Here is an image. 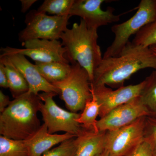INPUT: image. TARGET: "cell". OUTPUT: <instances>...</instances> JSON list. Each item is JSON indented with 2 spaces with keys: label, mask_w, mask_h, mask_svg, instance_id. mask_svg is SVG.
<instances>
[{
  "label": "cell",
  "mask_w": 156,
  "mask_h": 156,
  "mask_svg": "<svg viewBox=\"0 0 156 156\" xmlns=\"http://www.w3.org/2000/svg\"><path fill=\"white\" fill-rule=\"evenodd\" d=\"M146 68L156 69V56L150 48L129 42L119 56L102 58L91 83L119 88L134 73Z\"/></svg>",
  "instance_id": "cell-1"
},
{
  "label": "cell",
  "mask_w": 156,
  "mask_h": 156,
  "mask_svg": "<svg viewBox=\"0 0 156 156\" xmlns=\"http://www.w3.org/2000/svg\"><path fill=\"white\" fill-rule=\"evenodd\" d=\"M150 48L151 50L152 51L154 54L156 56V45L151 46V47H150Z\"/></svg>",
  "instance_id": "cell-30"
},
{
  "label": "cell",
  "mask_w": 156,
  "mask_h": 156,
  "mask_svg": "<svg viewBox=\"0 0 156 156\" xmlns=\"http://www.w3.org/2000/svg\"><path fill=\"white\" fill-rule=\"evenodd\" d=\"M144 116H148V114L139 96L100 118L98 120L97 127L99 131H114Z\"/></svg>",
  "instance_id": "cell-12"
},
{
  "label": "cell",
  "mask_w": 156,
  "mask_h": 156,
  "mask_svg": "<svg viewBox=\"0 0 156 156\" xmlns=\"http://www.w3.org/2000/svg\"><path fill=\"white\" fill-rule=\"evenodd\" d=\"M146 117L117 130L106 131L105 150L109 156H126L142 141Z\"/></svg>",
  "instance_id": "cell-9"
},
{
  "label": "cell",
  "mask_w": 156,
  "mask_h": 156,
  "mask_svg": "<svg viewBox=\"0 0 156 156\" xmlns=\"http://www.w3.org/2000/svg\"><path fill=\"white\" fill-rule=\"evenodd\" d=\"M126 156H153L152 151L149 144L144 139Z\"/></svg>",
  "instance_id": "cell-25"
},
{
  "label": "cell",
  "mask_w": 156,
  "mask_h": 156,
  "mask_svg": "<svg viewBox=\"0 0 156 156\" xmlns=\"http://www.w3.org/2000/svg\"><path fill=\"white\" fill-rule=\"evenodd\" d=\"M41 75L51 84L64 80L71 71V65L59 62H35Z\"/></svg>",
  "instance_id": "cell-17"
},
{
  "label": "cell",
  "mask_w": 156,
  "mask_h": 156,
  "mask_svg": "<svg viewBox=\"0 0 156 156\" xmlns=\"http://www.w3.org/2000/svg\"><path fill=\"white\" fill-rule=\"evenodd\" d=\"M137 9L136 13L130 19L112 27L114 40L107 48L103 58L119 56L129 43L131 36L136 35L143 27L156 20V0H142Z\"/></svg>",
  "instance_id": "cell-4"
},
{
  "label": "cell",
  "mask_w": 156,
  "mask_h": 156,
  "mask_svg": "<svg viewBox=\"0 0 156 156\" xmlns=\"http://www.w3.org/2000/svg\"><path fill=\"white\" fill-rule=\"evenodd\" d=\"M144 85V81L136 85H130L112 90L105 85L94 86L91 89L100 105V118L114 109L139 97Z\"/></svg>",
  "instance_id": "cell-10"
},
{
  "label": "cell",
  "mask_w": 156,
  "mask_h": 156,
  "mask_svg": "<svg viewBox=\"0 0 156 156\" xmlns=\"http://www.w3.org/2000/svg\"><path fill=\"white\" fill-rule=\"evenodd\" d=\"M0 87L5 89L9 88L8 78L4 64L0 62Z\"/></svg>",
  "instance_id": "cell-26"
},
{
  "label": "cell",
  "mask_w": 156,
  "mask_h": 156,
  "mask_svg": "<svg viewBox=\"0 0 156 156\" xmlns=\"http://www.w3.org/2000/svg\"><path fill=\"white\" fill-rule=\"evenodd\" d=\"M77 149L76 137L61 143L57 147L46 152L42 156H76Z\"/></svg>",
  "instance_id": "cell-23"
},
{
  "label": "cell",
  "mask_w": 156,
  "mask_h": 156,
  "mask_svg": "<svg viewBox=\"0 0 156 156\" xmlns=\"http://www.w3.org/2000/svg\"><path fill=\"white\" fill-rule=\"evenodd\" d=\"M144 139L150 145L153 156H156V119L149 116L146 118Z\"/></svg>",
  "instance_id": "cell-24"
},
{
  "label": "cell",
  "mask_w": 156,
  "mask_h": 156,
  "mask_svg": "<svg viewBox=\"0 0 156 156\" xmlns=\"http://www.w3.org/2000/svg\"><path fill=\"white\" fill-rule=\"evenodd\" d=\"M91 91L92 98L87 101L82 113L76 121L86 130L99 132L97 127V118L99 115L100 105L91 88Z\"/></svg>",
  "instance_id": "cell-19"
},
{
  "label": "cell",
  "mask_w": 156,
  "mask_h": 156,
  "mask_svg": "<svg viewBox=\"0 0 156 156\" xmlns=\"http://www.w3.org/2000/svg\"><path fill=\"white\" fill-rule=\"evenodd\" d=\"M104 0H75L69 15L81 17L89 28L98 30L101 27L119 21L121 15L114 14V9L108 7L105 11L101 5Z\"/></svg>",
  "instance_id": "cell-11"
},
{
  "label": "cell",
  "mask_w": 156,
  "mask_h": 156,
  "mask_svg": "<svg viewBox=\"0 0 156 156\" xmlns=\"http://www.w3.org/2000/svg\"><path fill=\"white\" fill-rule=\"evenodd\" d=\"M95 156H109V155L108 153V152L107 151L105 150L103 152L98 154Z\"/></svg>",
  "instance_id": "cell-29"
},
{
  "label": "cell",
  "mask_w": 156,
  "mask_h": 156,
  "mask_svg": "<svg viewBox=\"0 0 156 156\" xmlns=\"http://www.w3.org/2000/svg\"><path fill=\"white\" fill-rule=\"evenodd\" d=\"M21 4V12L25 13L28 11L31 7L37 2V0H20Z\"/></svg>",
  "instance_id": "cell-28"
},
{
  "label": "cell",
  "mask_w": 156,
  "mask_h": 156,
  "mask_svg": "<svg viewBox=\"0 0 156 156\" xmlns=\"http://www.w3.org/2000/svg\"><path fill=\"white\" fill-rule=\"evenodd\" d=\"M0 156H29L24 140L0 136Z\"/></svg>",
  "instance_id": "cell-20"
},
{
  "label": "cell",
  "mask_w": 156,
  "mask_h": 156,
  "mask_svg": "<svg viewBox=\"0 0 156 156\" xmlns=\"http://www.w3.org/2000/svg\"><path fill=\"white\" fill-rule=\"evenodd\" d=\"M74 137L76 136L69 133L50 134L48 132V127L44 123L35 134L24 140V142L29 156H42L54 146Z\"/></svg>",
  "instance_id": "cell-14"
},
{
  "label": "cell",
  "mask_w": 156,
  "mask_h": 156,
  "mask_svg": "<svg viewBox=\"0 0 156 156\" xmlns=\"http://www.w3.org/2000/svg\"><path fill=\"white\" fill-rule=\"evenodd\" d=\"M97 30L89 28L83 20L75 23L60 37L62 44L66 50V56L71 64L77 62L89 74L91 83L94 72L103 58L98 44Z\"/></svg>",
  "instance_id": "cell-3"
},
{
  "label": "cell",
  "mask_w": 156,
  "mask_h": 156,
  "mask_svg": "<svg viewBox=\"0 0 156 156\" xmlns=\"http://www.w3.org/2000/svg\"><path fill=\"white\" fill-rule=\"evenodd\" d=\"M2 56H6L21 73L28 84V92L37 95H39L40 92H53L59 94V90L44 79L34 64L31 63L26 56L19 53Z\"/></svg>",
  "instance_id": "cell-13"
},
{
  "label": "cell",
  "mask_w": 156,
  "mask_h": 156,
  "mask_svg": "<svg viewBox=\"0 0 156 156\" xmlns=\"http://www.w3.org/2000/svg\"><path fill=\"white\" fill-rule=\"evenodd\" d=\"M23 49L7 47L1 49V55L19 53L30 57L35 62H59L69 63L66 50L59 40L34 39L22 43Z\"/></svg>",
  "instance_id": "cell-8"
},
{
  "label": "cell",
  "mask_w": 156,
  "mask_h": 156,
  "mask_svg": "<svg viewBox=\"0 0 156 156\" xmlns=\"http://www.w3.org/2000/svg\"><path fill=\"white\" fill-rule=\"evenodd\" d=\"M75 0H45L37 9L42 13L54 16H68Z\"/></svg>",
  "instance_id": "cell-21"
},
{
  "label": "cell",
  "mask_w": 156,
  "mask_h": 156,
  "mask_svg": "<svg viewBox=\"0 0 156 156\" xmlns=\"http://www.w3.org/2000/svg\"><path fill=\"white\" fill-rule=\"evenodd\" d=\"M0 62L4 64L9 89L14 98H17L29 91L27 82L19 70L13 65L6 56H0Z\"/></svg>",
  "instance_id": "cell-16"
},
{
  "label": "cell",
  "mask_w": 156,
  "mask_h": 156,
  "mask_svg": "<svg viewBox=\"0 0 156 156\" xmlns=\"http://www.w3.org/2000/svg\"><path fill=\"white\" fill-rule=\"evenodd\" d=\"M71 16H49L31 10L26 15L25 28L20 32L18 40L21 43L34 39L59 40L66 30Z\"/></svg>",
  "instance_id": "cell-6"
},
{
  "label": "cell",
  "mask_w": 156,
  "mask_h": 156,
  "mask_svg": "<svg viewBox=\"0 0 156 156\" xmlns=\"http://www.w3.org/2000/svg\"><path fill=\"white\" fill-rule=\"evenodd\" d=\"M58 95L55 92L39 94L42 101L40 111L44 123L48 127V132L53 134L59 131H63L75 135H80L85 129L77 122L80 114L67 111L56 104L53 97Z\"/></svg>",
  "instance_id": "cell-7"
},
{
  "label": "cell",
  "mask_w": 156,
  "mask_h": 156,
  "mask_svg": "<svg viewBox=\"0 0 156 156\" xmlns=\"http://www.w3.org/2000/svg\"><path fill=\"white\" fill-rule=\"evenodd\" d=\"M140 98L148 116L156 119V69L146 78Z\"/></svg>",
  "instance_id": "cell-18"
},
{
  "label": "cell",
  "mask_w": 156,
  "mask_h": 156,
  "mask_svg": "<svg viewBox=\"0 0 156 156\" xmlns=\"http://www.w3.org/2000/svg\"><path fill=\"white\" fill-rule=\"evenodd\" d=\"M106 131L95 132L86 130L76 137L77 149L76 156H95L105 148Z\"/></svg>",
  "instance_id": "cell-15"
},
{
  "label": "cell",
  "mask_w": 156,
  "mask_h": 156,
  "mask_svg": "<svg viewBox=\"0 0 156 156\" xmlns=\"http://www.w3.org/2000/svg\"><path fill=\"white\" fill-rule=\"evenodd\" d=\"M69 75L63 80L52 85L59 90L60 98L73 112L83 111L87 101L92 98L89 74L77 62L71 64Z\"/></svg>",
  "instance_id": "cell-5"
},
{
  "label": "cell",
  "mask_w": 156,
  "mask_h": 156,
  "mask_svg": "<svg viewBox=\"0 0 156 156\" xmlns=\"http://www.w3.org/2000/svg\"><path fill=\"white\" fill-rule=\"evenodd\" d=\"M11 101L10 100L9 97L3 93L2 91H0V112L5 110L11 103Z\"/></svg>",
  "instance_id": "cell-27"
},
{
  "label": "cell",
  "mask_w": 156,
  "mask_h": 156,
  "mask_svg": "<svg viewBox=\"0 0 156 156\" xmlns=\"http://www.w3.org/2000/svg\"><path fill=\"white\" fill-rule=\"evenodd\" d=\"M42 101L39 95L27 92L14 98L0 115V134L10 139L25 140L41 126L38 118Z\"/></svg>",
  "instance_id": "cell-2"
},
{
  "label": "cell",
  "mask_w": 156,
  "mask_h": 156,
  "mask_svg": "<svg viewBox=\"0 0 156 156\" xmlns=\"http://www.w3.org/2000/svg\"><path fill=\"white\" fill-rule=\"evenodd\" d=\"M132 44L144 48L156 45V20L141 29L135 35Z\"/></svg>",
  "instance_id": "cell-22"
}]
</instances>
